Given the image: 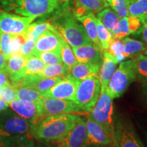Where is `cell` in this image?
<instances>
[{
    "label": "cell",
    "mask_w": 147,
    "mask_h": 147,
    "mask_svg": "<svg viewBox=\"0 0 147 147\" xmlns=\"http://www.w3.org/2000/svg\"><path fill=\"white\" fill-rule=\"evenodd\" d=\"M0 147H7L5 143L4 137L0 135Z\"/></svg>",
    "instance_id": "cell-45"
},
{
    "label": "cell",
    "mask_w": 147,
    "mask_h": 147,
    "mask_svg": "<svg viewBox=\"0 0 147 147\" xmlns=\"http://www.w3.org/2000/svg\"><path fill=\"white\" fill-rule=\"evenodd\" d=\"M8 78V74L5 71H0V87L5 85H12Z\"/></svg>",
    "instance_id": "cell-41"
},
{
    "label": "cell",
    "mask_w": 147,
    "mask_h": 147,
    "mask_svg": "<svg viewBox=\"0 0 147 147\" xmlns=\"http://www.w3.org/2000/svg\"><path fill=\"white\" fill-rule=\"evenodd\" d=\"M97 38L104 51L107 50L112 39V34L99 19L96 20Z\"/></svg>",
    "instance_id": "cell-35"
},
{
    "label": "cell",
    "mask_w": 147,
    "mask_h": 147,
    "mask_svg": "<svg viewBox=\"0 0 147 147\" xmlns=\"http://www.w3.org/2000/svg\"><path fill=\"white\" fill-rule=\"evenodd\" d=\"M79 116L75 114H59L37 116L31 120L29 134L41 142L57 140L67 134L75 125Z\"/></svg>",
    "instance_id": "cell-1"
},
{
    "label": "cell",
    "mask_w": 147,
    "mask_h": 147,
    "mask_svg": "<svg viewBox=\"0 0 147 147\" xmlns=\"http://www.w3.org/2000/svg\"><path fill=\"white\" fill-rule=\"evenodd\" d=\"M97 19L101 21L104 27L110 31L113 30L118 25L120 18L113 9L108 8H104L97 14Z\"/></svg>",
    "instance_id": "cell-28"
},
{
    "label": "cell",
    "mask_w": 147,
    "mask_h": 147,
    "mask_svg": "<svg viewBox=\"0 0 147 147\" xmlns=\"http://www.w3.org/2000/svg\"><path fill=\"white\" fill-rule=\"evenodd\" d=\"M47 30L55 32L54 27L51 25L50 22L31 23L27 27L26 32L23 36L25 39H31L36 41L38 38L41 36L42 33Z\"/></svg>",
    "instance_id": "cell-27"
},
{
    "label": "cell",
    "mask_w": 147,
    "mask_h": 147,
    "mask_svg": "<svg viewBox=\"0 0 147 147\" xmlns=\"http://www.w3.org/2000/svg\"><path fill=\"white\" fill-rule=\"evenodd\" d=\"M36 147H49V146H47V145L41 142H38L37 144H36Z\"/></svg>",
    "instance_id": "cell-46"
},
{
    "label": "cell",
    "mask_w": 147,
    "mask_h": 147,
    "mask_svg": "<svg viewBox=\"0 0 147 147\" xmlns=\"http://www.w3.org/2000/svg\"><path fill=\"white\" fill-rule=\"evenodd\" d=\"M7 147H36L34 141L27 134L4 137Z\"/></svg>",
    "instance_id": "cell-30"
},
{
    "label": "cell",
    "mask_w": 147,
    "mask_h": 147,
    "mask_svg": "<svg viewBox=\"0 0 147 147\" xmlns=\"http://www.w3.org/2000/svg\"><path fill=\"white\" fill-rule=\"evenodd\" d=\"M79 82L80 81H77L68 75L62 78L50 89L42 93V96L74 102L75 93Z\"/></svg>",
    "instance_id": "cell-13"
},
{
    "label": "cell",
    "mask_w": 147,
    "mask_h": 147,
    "mask_svg": "<svg viewBox=\"0 0 147 147\" xmlns=\"http://www.w3.org/2000/svg\"><path fill=\"white\" fill-rule=\"evenodd\" d=\"M62 11L51 23L55 32L71 47H78L91 42L84 27L76 21L74 16L66 8Z\"/></svg>",
    "instance_id": "cell-3"
},
{
    "label": "cell",
    "mask_w": 147,
    "mask_h": 147,
    "mask_svg": "<svg viewBox=\"0 0 147 147\" xmlns=\"http://www.w3.org/2000/svg\"><path fill=\"white\" fill-rule=\"evenodd\" d=\"M31 121L20 117L12 109L0 111V130L11 136L29 133Z\"/></svg>",
    "instance_id": "cell-10"
},
{
    "label": "cell",
    "mask_w": 147,
    "mask_h": 147,
    "mask_svg": "<svg viewBox=\"0 0 147 147\" xmlns=\"http://www.w3.org/2000/svg\"><path fill=\"white\" fill-rule=\"evenodd\" d=\"M89 146L115 147V140L89 115L85 121Z\"/></svg>",
    "instance_id": "cell-12"
},
{
    "label": "cell",
    "mask_w": 147,
    "mask_h": 147,
    "mask_svg": "<svg viewBox=\"0 0 147 147\" xmlns=\"http://www.w3.org/2000/svg\"><path fill=\"white\" fill-rule=\"evenodd\" d=\"M9 107L20 117L31 121L38 116L36 102L16 100L9 104Z\"/></svg>",
    "instance_id": "cell-22"
},
{
    "label": "cell",
    "mask_w": 147,
    "mask_h": 147,
    "mask_svg": "<svg viewBox=\"0 0 147 147\" xmlns=\"http://www.w3.org/2000/svg\"><path fill=\"white\" fill-rule=\"evenodd\" d=\"M113 99L106 90L100 91L96 104L91 110V117L105 129L115 140V121L113 119Z\"/></svg>",
    "instance_id": "cell-5"
},
{
    "label": "cell",
    "mask_w": 147,
    "mask_h": 147,
    "mask_svg": "<svg viewBox=\"0 0 147 147\" xmlns=\"http://www.w3.org/2000/svg\"><path fill=\"white\" fill-rule=\"evenodd\" d=\"M0 99L9 104L17 100L16 91L12 85H5L0 87Z\"/></svg>",
    "instance_id": "cell-39"
},
{
    "label": "cell",
    "mask_w": 147,
    "mask_h": 147,
    "mask_svg": "<svg viewBox=\"0 0 147 147\" xmlns=\"http://www.w3.org/2000/svg\"><path fill=\"white\" fill-rule=\"evenodd\" d=\"M141 89H142V95L143 100L147 104V82H143L141 84Z\"/></svg>",
    "instance_id": "cell-44"
},
{
    "label": "cell",
    "mask_w": 147,
    "mask_h": 147,
    "mask_svg": "<svg viewBox=\"0 0 147 147\" xmlns=\"http://www.w3.org/2000/svg\"><path fill=\"white\" fill-rule=\"evenodd\" d=\"M47 51H61L60 36L57 32L45 31L36 41L32 55L36 56L39 53Z\"/></svg>",
    "instance_id": "cell-16"
},
{
    "label": "cell",
    "mask_w": 147,
    "mask_h": 147,
    "mask_svg": "<svg viewBox=\"0 0 147 147\" xmlns=\"http://www.w3.org/2000/svg\"><path fill=\"white\" fill-rule=\"evenodd\" d=\"M59 1H60V3H61V1H66V0H59Z\"/></svg>",
    "instance_id": "cell-50"
},
{
    "label": "cell",
    "mask_w": 147,
    "mask_h": 147,
    "mask_svg": "<svg viewBox=\"0 0 147 147\" xmlns=\"http://www.w3.org/2000/svg\"><path fill=\"white\" fill-rule=\"evenodd\" d=\"M60 45H61V58L62 62L67 65L69 69L78 63L75 55L74 54L72 49L71 47L68 45L67 42L60 36Z\"/></svg>",
    "instance_id": "cell-32"
},
{
    "label": "cell",
    "mask_w": 147,
    "mask_h": 147,
    "mask_svg": "<svg viewBox=\"0 0 147 147\" xmlns=\"http://www.w3.org/2000/svg\"><path fill=\"white\" fill-rule=\"evenodd\" d=\"M69 71L70 69L63 63H61L55 65H46L39 74L46 78H65L69 74Z\"/></svg>",
    "instance_id": "cell-29"
},
{
    "label": "cell",
    "mask_w": 147,
    "mask_h": 147,
    "mask_svg": "<svg viewBox=\"0 0 147 147\" xmlns=\"http://www.w3.org/2000/svg\"><path fill=\"white\" fill-rule=\"evenodd\" d=\"M76 19L83 25L84 28L85 29L86 33H87V36L89 37L90 40H91L95 45H96L97 47L102 49V47H101L100 42L99 41L98 38H97L96 25L97 18L95 16L94 14L89 13L88 14H86V15H84L83 16H81V17L76 18Z\"/></svg>",
    "instance_id": "cell-24"
},
{
    "label": "cell",
    "mask_w": 147,
    "mask_h": 147,
    "mask_svg": "<svg viewBox=\"0 0 147 147\" xmlns=\"http://www.w3.org/2000/svg\"><path fill=\"white\" fill-rule=\"evenodd\" d=\"M106 51L117 59L119 62L123 61L125 59L123 56V42L122 39L115 38L112 36L109 47Z\"/></svg>",
    "instance_id": "cell-34"
},
{
    "label": "cell",
    "mask_w": 147,
    "mask_h": 147,
    "mask_svg": "<svg viewBox=\"0 0 147 147\" xmlns=\"http://www.w3.org/2000/svg\"><path fill=\"white\" fill-rule=\"evenodd\" d=\"M115 147H146L126 117H119L115 121Z\"/></svg>",
    "instance_id": "cell-6"
},
{
    "label": "cell",
    "mask_w": 147,
    "mask_h": 147,
    "mask_svg": "<svg viewBox=\"0 0 147 147\" xmlns=\"http://www.w3.org/2000/svg\"><path fill=\"white\" fill-rule=\"evenodd\" d=\"M59 5V0H0V6L6 12L34 20L53 13Z\"/></svg>",
    "instance_id": "cell-2"
},
{
    "label": "cell",
    "mask_w": 147,
    "mask_h": 147,
    "mask_svg": "<svg viewBox=\"0 0 147 147\" xmlns=\"http://www.w3.org/2000/svg\"><path fill=\"white\" fill-rule=\"evenodd\" d=\"M34 21L32 18L0 10V32L14 36H24L27 27Z\"/></svg>",
    "instance_id": "cell-11"
},
{
    "label": "cell",
    "mask_w": 147,
    "mask_h": 147,
    "mask_svg": "<svg viewBox=\"0 0 147 147\" xmlns=\"http://www.w3.org/2000/svg\"><path fill=\"white\" fill-rule=\"evenodd\" d=\"M42 143L49 147H88L89 145L85 121L79 117L74 127L65 136L57 140Z\"/></svg>",
    "instance_id": "cell-8"
},
{
    "label": "cell",
    "mask_w": 147,
    "mask_h": 147,
    "mask_svg": "<svg viewBox=\"0 0 147 147\" xmlns=\"http://www.w3.org/2000/svg\"><path fill=\"white\" fill-rule=\"evenodd\" d=\"M142 25V22L139 18L128 16L120 18L117 26L110 33L115 38L123 39L130 34L137 35Z\"/></svg>",
    "instance_id": "cell-17"
},
{
    "label": "cell",
    "mask_w": 147,
    "mask_h": 147,
    "mask_svg": "<svg viewBox=\"0 0 147 147\" xmlns=\"http://www.w3.org/2000/svg\"><path fill=\"white\" fill-rule=\"evenodd\" d=\"M25 57L20 53L12 55L7 60L5 71L12 85L26 76L25 70Z\"/></svg>",
    "instance_id": "cell-18"
},
{
    "label": "cell",
    "mask_w": 147,
    "mask_h": 147,
    "mask_svg": "<svg viewBox=\"0 0 147 147\" xmlns=\"http://www.w3.org/2000/svg\"><path fill=\"white\" fill-rule=\"evenodd\" d=\"M144 55H145V56L147 57V47H146V50H145V51H144Z\"/></svg>",
    "instance_id": "cell-48"
},
{
    "label": "cell",
    "mask_w": 147,
    "mask_h": 147,
    "mask_svg": "<svg viewBox=\"0 0 147 147\" xmlns=\"http://www.w3.org/2000/svg\"><path fill=\"white\" fill-rule=\"evenodd\" d=\"M0 36H1V32H0Z\"/></svg>",
    "instance_id": "cell-51"
},
{
    "label": "cell",
    "mask_w": 147,
    "mask_h": 147,
    "mask_svg": "<svg viewBox=\"0 0 147 147\" xmlns=\"http://www.w3.org/2000/svg\"><path fill=\"white\" fill-rule=\"evenodd\" d=\"M101 64L78 62L71 67L69 75L77 81H80L91 76H98Z\"/></svg>",
    "instance_id": "cell-21"
},
{
    "label": "cell",
    "mask_w": 147,
    "mask_h": 147,
    "mask_svg": "<svg viewBox=\"0 0 147 147\" xmlns=\"http://www.w3.org/2000/svg\"><path fill=\"white\" fill-rule=\"evenodd\" d=\"M144 135L145 140H146V144H147V132L144 131Z\"/></svg>",
    "instance_id": "cell-47"
},
{
    "label": "cell",
    "mask_w": 147,
    "mask_h": 147,
    "mask_svg": "<svg viewBox=\"0 0 147 147\" xmlns=\"http://www.w3.org/2000/svg\"><path fill=\"white\" fill-rule=\"evenodd\" d=\"M36 41L31 39H25V42L21 45L20 49V54H21L23 57H26L28 55H32V53L34 50Z\"/></svg>",
    "instance_id": "cell-40"
},
{
    "label": "cell",
    "mask_w": 147,
    "mask_h": 147,
    "mask_svg": "<svg viewBox=\"0 0 147 147\" xmlns=\"http://www.w3.org/2000/svg\"><path fill=\"white\" fill-rule=\"evenodd\" d=\"M129 62L134 81L141 83L147 82V57L143 54L137 55Z\"/></svg>",
    "instance_id": "cell-23"
},
{
    "label": "cell",
    "mask_w": 147,
    "mask_h": 147,
    "mask_svg": "<svg viewBox=\"0 0 147 147\" xmlns=\"http://www.w3.org/2000/svg\"><path fill=\"white\" fill-rule=\"evenodd\" d=\"M14 35L1 33L0 36V51L8 59L12 55V40Z\"/></svg>",
    "instance_id": "cell-36"
},
{
    "label": "cell",
    "mask_w": 147,
    "mask_h": 147,
    "mask_svg": "<svg viewBox=\"0 0 147 147\" xmlns=\"http://www.w3.org/2000/svg\"><path fill=\"white\" fill-rule=\"evenodd\" d=\"M137 35L140 36L142 40L144 42V43L147 45V21L143 23L142 28L140 29V30L138 33Z\"/></svg>",
    "instance_id": "cell-42"
},
{
    "label": "cell",
    "mask_w": 147,
    "mask_h": 147,
    "mask_svg": "<svg viewBox=\"0 0 147 147\" xmlns=\"http://www.w3.org/2000/svg\"><path fill=\"white\" fill-rule=\"evenodd\" d=\"M123 56L125 59L142 54L146 47L144 42L125 37L123 38Z\"/></svg>",
    "instance_id": "cell-26"
},
{
    "label": "cell",
    "mask_w": 147,
    "mask_h": 147,
    "mask_svg": "<svg viewBox=\"0 0 147 147\" xmlns=\"http://www.w3.org/2000/svg\"><path fill=\"white\" fill-rule=\"evenodd\" d=\"M46 64L34 55H30L25 57V70L27 75L39 74L43 70Z\"/></svg>",
    "instance_id": "cell-31"
},
{
    "label": "cell",
    "mask_w": 147,
    "mask_h": 147,
    "mask_svg": "<svg viewBox=\"0 0 147 147\" xmlns=\"http://www.w3.org/2000/svg\"><path fill=\"white\" fill-rule=\"evenodd\" d=\"M119 62L107 51L103 52V59L101 64L98 77L101 84V91H104L108 87L110 78L113 76Z\"/></svg>",
    "instance_id": "cell-19"
},
{
    "label": "cell",
    "mask_w": 147,
    "mask_h": 147,
    "mask_svg": "<svg viewBox=\"0 0 147 147\" xmlns=\"http://www.w3.org/2000/svg\"><path fill=\"white\" fill-rule=\"evenodd\" d=\"M36 57L40 59L46 64V65H55L63 63L61 58L60 52L57 51H47L39 53Z\"/></svg>",
    "instance_id": "cell-37"
},
{
    "label": "cell",
    "mask_w": 147,
    "mask_h": 147,
    "mask_svg": "<svg viewBox=\"0 0 147 147\" xmlns=\"http://www.w3.org/2000/svg\"><path fill=\"white\" fill-rule=\"evenodd\" d=\"M108 4L115 12L118 14L119 18H122L128 16L127 0H106Z\"/></svg>",
    "instance_id": "cell-38"
},
{
    "label": "cell",
    "mask_w": 147,
    "mask_h": 147,
    "mask_svg": "<svg viewBox=\"0 0 147 147\" xmlns=\"http://www.w3.org/2000/svg\"><path fill=\"white\" fill-rule=\"evenodd\" d=\"M63 78H46L40 74L27 75L21 80L12 84L13 87H27L43 93L55 85Z\"/></svg>",
    "instance_id": "cell-14"
},
{
    "label": "cell",
    "mask_w": 147,
    "mask_h": 147,
    "mask_svg": "<svg viewBox=\"0 0 147 147\" xmlns=\"http://www.w3.org/2000/svg\"><path fill=\"white\" fill-rule=\"evenodd\" d=\"M71 49L78 63H102L104 51L92 42L78 47H71Z\"/></svg>",
    "instance_id": "cell-15"
},
{
    "label": "cell",
    "mask_w": 147,
    "mask_h": 147,
    "mask_svg": "<svg viewBox=\"0 0 147 147\" xmlns=\"http://www.w3.org/2000/svg\"><path fill=\"white\" fill-rule=\"evenodd\" d=\"M132 82H134V78L129 60L121 61L110 78L106 90L112 98H118L124 94Z\"/></svg>",
    "instance_id": "cell-7"
},
{
    "label": "cell",
    "mask_w": 147,
    "mask_h": 147,
    "mask_svg": "<svg viewBox=\"0 0 147 147\" xmlns=\"http://www.w3.org/2000/svg\"><path fill=\"white\" fill-rule=\"evenodd\" d=\"M38 116L59 115V114H73L82 113V110L73 101L45 97L42 96L36 102Z\"/></svg>",
    "instance_id": "cell-9"
},
{
    "label": "cell",
    "mask_w": 147,
    "mask_h": 147,
    "mask_svg": "<svg viewBox=\"0 0 147 147\" xmlns=\"http://www.w3.org/2000/svg\"><path fill=\"white\" fill-rule=\"evenodd\" d=\"M7 60H8V59L5 57L4 55L0 51V71H5Z\"/></svg>",
    "instance_id": "cell-43"
},
{
    "label": "cell",
    "mask_w": 147,
    "mask_h": 147,
    "mask_svg": "<svg viewBox=\"0 0 147 147\" xmlns=\"http://www.w3.org/2000/svg\"><path fill=\"white\" fill-rule=\"evenodd\" d=\"M91 147H106V146H92V145H91ZM88 147H89V146H88Z\"/></svg>",
    "instance_id": "cell-49"
},
{
    "label": "cell",
    "mask_w": 147,
    "mask_h": 147,
    "mask_svg": "<svg viewBox=\"0 0 147 147\" xmlns=\"http://www.w3.org/2000/svg\"><path fill=\"white\" fill-rule=\"evenodd\" d=\"M108 5L106 0H74L73 14L76 18L89 13L97 14Z\"/></svg>",
    "instance_id": "cell-20"
},
{
    "label": "cell",
    "mask_w": 147,
    "mask_h": 147,
    "mask_svg": "<svg viewBox=\"0 0 147 147\" xmlns=\"http://www.w3.org/2000/svg\"><path fill=\"white\" fill-rule=\"evenodd\" d=\"M101 91L98 76L80 80L77 86L74 102L82 112H91L96 104Z\"/></svg>",
    "instance_id": "cell-4"
},
{
    "label": "cell",
    "mask_w": 147,
    "mask_h": 147,
    "mask_svg": "<svg viewBox=\"0 0 147 147\" xmlns=\"http://www.w3.org/2000/svg\"><path fill=\"white\" fill-rule=\"evenodd\" d=\"M16 91L17 100L36 102L42 97L41 92L27 87H13Z\"/></svg>",
    "instance_id": "cell-33"
},
{
    "label": "cell",
    "mask_w": 147,
    "mask_h": 147,
    "mask_svg": "<svg viewBox=\"0 0 147 147\" xmlns=\"http://www.w3.org/2000/svg\"><path fill=\"white\" fill-rule=\"evenodd\" d=\"M129 16L139 18L144 23L147 21V0H127Z\"/></svg>",
    "instance_id": "cell-25"
}]
</instances>
